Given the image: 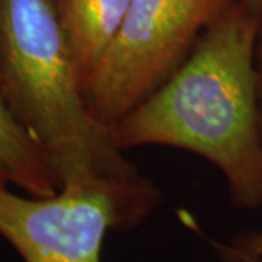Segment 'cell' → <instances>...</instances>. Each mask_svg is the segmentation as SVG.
Wrapping results in <instances>:
<instances>
[{"instance_id": "cell-5", "label": "cell", "mask_w": 262, "mask_h": 262, "mask_svg": "<svg viewBox=\"0 0 262 262\" xmlns=\"http://www.w3.org/2000/svg\"><path fill=\"white\" fill-rule=\"evenodd\" d=\"M83 91L121 29L131 0H53Z\"/></svg>"}, {"instance_id": "cell-2", "label": "cell", "mask_w": 262, "mask_h": 262, "mask_svg": "<svg viewBox=\"0 0 262 262\" xmlns=\"http://www.w3.org/2000/svg\"><path fill=\"white\" fill-rule=\"evenodd\" d=\"M0 95L58 189L144 178L88 110L53 0H0Z\"/></svg>"}, {"instance_id": "cell-7", "label": "cell", "mask_w": 262, "mask_h": 262, "mask_svg": "<svg viewBox=\"0 0 262 262\" xmlns=\"http://www.w3.org/2000/svg\"><path fill=\"white\" fill-rule=\"evenodd\" d=\"M222 262H262V230H249L229 242H211Z\"/></svg>"}, {"instance_id": "cell-8", "label": "cell", "mask_w": 262, "mask_h": 262, "mask_svg": "<svg viewBox=\"0 0 262 262\" xmlns=\"http://www.w3.org/2000/svg\"><path fill=\"white\" fill-rule=\"evenodd\" d=\"M255 63H256V76H258V95H259V114H261V133H262V15L258 39H256V50H255Z\"/></svg>"}, {"instance_id": "cell-3", "label": "cell", "mask_w": 262, "mask_h": 262, "mask_svg": "<svg viewBox=\"0 0 262 262\" xmlns=\"http://www.w3.org/2000/svg\"><path fill=\"white\" fill-rule=\"evenodd\" d=\"M162 201L147 178L72 185L29 198L0 185V236L24 262H101L106 233L139 227Z\"/></svg>"}, {"instance_id": "cell-4", "label": "cell", "mask_w": 262, "mask_h": 262, "mask_svg": "<svg viewBox=\"0 0 262 262\" xmlns=\"http://www.w3.org/2000/svg\"><path fill=\"white\" fill-rule=\"evenodd\" d=\"M239 0H131L121 29L83 98L96 121L111 127L173 75L200 35Z\"/></svg>"}, {"instance_id": "cell-6", "label": "cell", "mask_w": 262, "mask_h": 262, "mask_svg": "<svg viewBox=\"0 0 262 262\" xmlns=\"http://www.w3.org/2000/svg\"><path fill=\"white\" fill-rule=\"evenodd\" d=\"M0 173L31 196H50L58 184L37 141L0 95Z\"/></svg>"}, {"instance_id": "cell-1", "label": "cell", "mask_w": 262, "mask_h": 262, "mask_svg": "<svg viewBox=\"0 0 262 262\" xmlns=\"http://www.w3.org/2000/svg\"><path fill=\"white\" fill-rule=\"evenodd\" d=\"M261 15L242 0L200 35L178 70L111 127L124 151L168 146L213 163L232 206L262 207V133L255 50Z\"/></svg>"}, {"instance_id": "cell-9", "label": "cell", "mask_w": 262, "mask_h": 262, "mask_svg": "<svg viewBox=\"0 0 262 262\" xmlns=\"http://www.w3.org/2000/svg\"><path fill=\"white\" fill-rule=\"evenodd\" d=\"M244 3H246V6L249 9H252L253 12H256L258 15H262V0H242Z\"/></svg>"}, {"instance_id": "cell-10", "label": "cell", "mask_w": 262, "mask_h": 262, "mask_svg": "<svg viewBox=\"0 0 262 262\" xmlns=\"http://www.w3.org/2000/svg\"><path fill=\"white\" fill-rule=\"evenodd\" d=\"M0 185H8V181L3 178V175L0 173Z\"/></svg>"}]
</instances>
